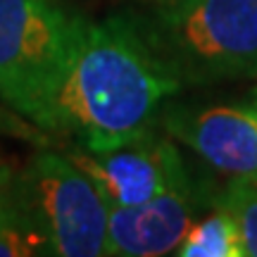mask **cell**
Listing matches in <instances>:
<instances>
[{
    "mask_svg": "<svg viewBox=\"0 0 257 257\" xmlns=\"http://www.w3.org/2000/svg\"><path fill=\"white\" fill-rule=\"evenodd\" d=\"M210 207H217V193L186 172L153 200L110 210L107 255L157 257L174 252L188 229Z\"/></svg>",
    "mask_w": 257,
    "mask_h": 257,
    "instance_id": "cell-5",
    "label": "cell"
},
{
    "mask_svg": "<svg viewBox=\"0 0 257 257\" xmlns=\"http://www.w3.org/2000/svg\"><path fill=\"white\" fill-rule=\"evenodd\" d=\"M12 184L50 255H107L110 205L67 153H36Z\"/></svg>",
    "mask_w": 257,
    "mask_h": 257,
    "instance_id": "cell-4",
    "label": "cell"
},
{
    "mask_svg": "<svg viewBox=\"0 0 257 257\" xmlns=\"http://www.w3.org/2000/svg\"><path fill=\"white\" fill-rule=\"evenodd\" d=\"M83 24L60 0H0V100L50 128L53 102Z\"/></svg>",
    "mask_w": 257,
    "mask_h": 257,
    "instance_id": "cell-3",
    "label": "cell"
},
{
    "mask_svg": "<svg viewBox=\"0 0 257 257\" xmlns=\"http://www.w3.org/2000/svg\"><path fill=\"white\" fill-rule=\"evenodd\" d=\"M167 134L191 148L214 172L257 179V121L238 105H167Z\"/></svg>",
    "mask_w": 257,
    "mask_h": 257,
    "instance_id": "cell-7",
    "label": "cell"
},
{
    "mask_svg": "<svg viewBox=\"0 0 257 257\" xmlns=\"http://www.w3.org/2000/svg\"><path fill=\"white\" fill-rule=\"evenodd\" d=\"M29 255H50V252L43 233L38 231L22 198L15 191V184H10L0 202V257Z\"/></svg>",
    "mask_w": 257,
    "mask_h": 257,
    "instance_id": "cell-9",
    "label": "cell"
},
{
    "mask_svg": "<svg viewBox=\"0 0 257 257\" xmlns=\"http://www.w3.org/2000/svg\"><path fill=\"white\" fill-rule=\"evenodd\" d=\"M67 157L95 184L110 210L153 200L188 172L174 143L153 134L107 150L76 143Z\"/></svg>",
    "mask_w": 257,
    "mask_h": 257,
    "instance_id": "cell-6",
    "label": "cell"
},
{
    "mask_svg": "<svg viewBox=\"0 0 257 257\" xmlns=\"http://www.w3.org/2000/svg\"><path fill=\"white\" fill-rule=\"evenodd\" d=\"M181 88L134 17L86 22L48 131L67 134L93 150L126 146L153 134L162 105Z\"/></svg>",
    "mask_w": 257,
    "mask_h": 257,
    "instance_id": "cell-1",
    "label": "cell"
},
{
    "mask_svg": "<svg viewBox=\"0 0 257 257\" xmlns=\"http://www.w3.org/2000/svg\"><path fill=\"white\" fill-rule=\"evenodd\" d=\"M240 107L248 112L250 117L257 121V93H252V98H248V100H243L240 102Z\"/></svg>",
    "mask_w": 257,
    "mask_h": 257,
    "instance_id": "cell-12",
    "label": "cell"
},
{
    "mask_svg": "<svg viewBox=\"0 0 257 257\" xmlns=\"http://www.w3.org/2000/svg\"><path fill=\"white\" fill-rule=\"evenodd\" d=\"M174 252L181 257H245L238 226L221 207L195 221Z\"/></svg>",
    "mask_w": 257,
    "mask_h": 257,
    "instance_id": "cell-8",
    "label": "cell"
},
{
    "mask_svg": "<svg viewBox=\"0 0 257 257\" xmlns=\"http://www.w3.org/2000/svg\"><path fill=\"white\" fill-rule=\"evenodd\" d=\"M12 172H10L8 162L3 160V155H0V202H3V198H5V193H8L10 184H12Z\"/></svg>",
    "mask_w": 257,
    "mask_h": 257,
    "instance_id": "cell-11",
    "label": "cell"
},
{
    "mask_svg": "<svg viewBox=\"0 0 257 257\" xmlns=\"http://www.w3.org/2000/svg\"><path fill=\"white\" fill-rule=\"evenodd\" d=\"M134 19L181 86L257 76V0H150Z\"/></svg>",
    "mask_w": 257,
    "mask_h": 257,
    "instance_id": "cell-2",
    "label": "cell"
},
{
    "mask_svg": "<svg viewBox=\"0 0 257 257\" xmlns=\"http://www.w3.org/2000/svg\"><path fill=\"white\" fill-rule=\"evenodd\" d=\"M217 207L233 217L243 238L245 257H257V179L231 176L224 191L217 193Z\"/></svg>",
    "mask_w": 257,
    "mask_h": 257,
    "instance_id": "cell-10",
    "label": "cell"
}]
</instances>
